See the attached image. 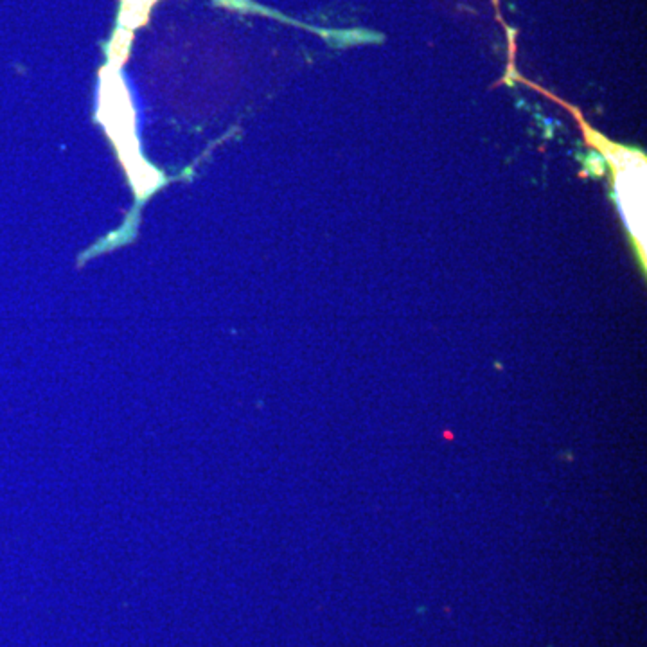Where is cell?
<instances>
[{"instance_id":"cell-1","label":"cell","mask_w":647,"mask_h":647,"mask_svg":"<svg viewBox=\"0 0 647 647\" xmlns=\"http://www.w3.org/2000/svg\"><path fill=\"white\" fill-rule=\"evenodd\" d=\"M567 108L572 110L574 115L579 119L586 143L595 147L611 166V178H613L618 205H620L622 216L633 235L634 243L639 247L644 265L646 263V155L633 147L611 143L601 133L593 131L581 119L576 108L572 106H567Z\"/></svg>"}]
</instances>
